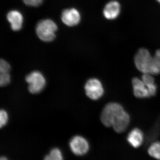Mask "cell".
Returning <instances> with one entry per match:
<instances>
[{
	"instance_id": "cell-1",
	"label": "cell",
	"mask_w": 160,
	"mask_h": 160,
	"mask_svg": "<svg viewBox=\"0 0 160 160\" xmlns=\"http://www.w3.org/2000/svg\"><path fill=\"white\" fill-rule=\"evenodd\" d=\"M125 112L122 106L119 103H109L105 106L102 112L101 121L106 127H112Z\"/></svg>"
},
{
	"instance_id": "cell-2",
	"label": "cell",
	"mask_w": 160,
	"mask_h": 160,
	"mask_svg": "<svg viewBox=\"0 0 160 160\" xmlns=\"http://www.w3.org/2000/svg\"><path fill=\"white\" fill-rule=\"evenodd\" d=\"M57 29L58 26L53 21L45 19L38 23L36 30L38 37L42 41L50 42L55 38V32Z\"/></svg>"
},
{
	"instance_id": "cell-3",
	"label": "cell",
	"mask_w": 160,
	"mask_h": 160,
	"mask_svg": "<svg viewBox=\"0 0 160 160\" xmlns=\"http://www.w3.org/2000/svg\"><path fill=\"white\" fill-rule=\"evenodd\" d=\"M152 60L149 52L142 48L139 49L134 58V63L138 70L143 73L152 74Z\"/></svg>"
},
{
	"instance_id": "cell-4",
	"label": "cell",
	"mask_w": 160,
	"mask_h": 160,
	"mask_svg": "<svg viewBox=\"0 0 160 160\" xmlns=\"http://www.w3.org/2000/svg\"><path fill=\"white\" fill-rule=\"evenodd\" d=\"M26 82L29 84V90L32 94L40 93L46 86V81L40 72L33 71L26 77Z\"/></svg>"
},
{
	"instance_id": "cell-5",
	"label": "cell",
	"mask_w": 160,
	"mask_h": 160,
	"mask_svg": "<svg viewBox=\"0 0 160 160\" xmlns=\"http://www.w3.org/2000/svg\"><path fill=\"white\" fill-rule=\"evenodd\" d=\"M69 147L72 153L78 156L85 155L89 151V145L87 140L81 136H75L70 140Z\"/></svg>"
},
{
	"instance_id": "cell-6",
	"label": "cell",
	"mask_w": 160,
	"mask_h": 160,
	"mask_svg": "<svg viewBox=\"0 0 160 160\" xmlns=\"http://www.w3.org/2000/svg\"><path fill=\"white\" fill-rule=\"evenodd\" d=\"M86 95L92 100H97L102 96L104 89L102 83L97 78L90 79L85 86Z\"/></svg>"
},
{
	"instance_id": "cell-7",
	"label": "cell",
	"mask_w": 160,
	"mask_h": 160,
	"mask_svg": "<svg viewBox=\"0 0 160 160\" xmlns=\"http://www.w3.org/2000/svg\"><path fill=\"white\" fill-rule=\"evenodd\" d=\"M62 21L68 26H77L81 21V16L78 10L74 8L66 9L62 12L61 16Z\"/></svg>"
},
{
	"instance_id": "cell-8",
	"label": "cell",
	"mask_w": 160,
	"mask_h": 160,
	"mask_svg": "<svg viewBox=\"0 0 160 160\" xmlns=\"http://www.w3.org/2000/svg\"><path fill=\"white\" fill-rule=\"evenodd\" d=\"M121 6L116 1H112L107 3L103 9L104 17L108 20H114L119 15Z\"/></svg>"
},
{
	"instance_id": "cell-9",
	"label": "cell",
	"mask_w": 160,
	"mask_h": 160,
	"mask_svg": "<svg viewBox=\"0 0 160 160\" xmlns=\"http://www.w3.org/2000/svg\"><path fill=\"white\" fill-rule=\"evenodd\" d=\"M133 93L135 96L139 98L150 97L149 90L146 84L137 78H134L132 80Z\"/></svg>"
},
{
	"instance_id": "cell-10",
	"label": "cell",
	"mask_w": 160,
	"mask_h": 160,
	"mask_svg": "<svg viewBox=\"0 0 160 160\" xmlns=\"http://www.w3.org/2000/svg\"><path fill=\"white\" fill-rule=\"evenodd\" d=\"M7 19L11 25V29L14 31L21 30L22 26L23 18L22 13L17 10H12L7 15Z\"/></svg>"
},
{
	"instance_id": "cell-11",
	"label": "cell",
	"mask_w": 160,
	"mask_h": 160,
	"mask_svg": "<svg viewBox=\"0 0 160 160\" xmlns=\"http://www.w3.org/2000/svg\"><path fill=\"white\" fill-rule=\"evenodd\" d=\"M144 140L142 132L138 128H135L130 132L127 137V141L131 146L138 148L142 145Z\"/></svg>"
},
{
	"instance_id": "cell-12",
	"label": "cell",
	"mask_w": 160,
	"mask_h": 160,
	"mask_svg": "<svg viewBox=\"0 0 160 160\" xmlns=\"http://www.w3.org/2000/svg\"><path fill=\"white\" fill-rule=\"evenodd\" d=\"M142 80L146 84L149 90L150 97L155 95L157 90V87L155 84L154 79L151 74L144 73L142 77Z\"/></svg>"
},
{
	"instance_id": "cell-13",
	"label": "cell",
	"mask_w": 160,
	"mask_h": 160,
	"mask_svg": "<svg viewBox=\"0 0 160 160\" xmlns=\"http://www.w3.org/2000/svg\"><path fill=\"white\" fill-rule=\"evenodd\" d=\"M44 160H64L62 152L59 149L55 148L52 149L44 158Z\"/></svg>"
},
{
	"instance_id": "cell-14",
	"label": "cell",
	"mask_w": 160,
	"mask_h": 160,
	"mask_svg": "<svg viewBox=\"0 0 160 160\" xmlns=\"http://www.w3.org/2000/svg\"><path fill=\"white\" fill-rule=\"evenodd\" d=\"M148 151V153L152 157L160 160V142H155L151 144Z\"/></svg>"
},
{
	"instance_id": "cell-15",
	"label": "cell",
	"mask_w": 160,
	"mask_h": 160,
	"mask_svg": "<svg viewBox=\"0 0 160 160\" xmlns=\"http://www.w3.org/2000/svg\"><path fill=\"white\" fill-rule=\"evenodd\" d=\"M160 73V49L156 52L152 60V74Z\"/></svg>"
},
{
	"instance_id": "cell-16",
	"label": "cell",
	"mask_w": 160,
	"mask_h": 160,
	"mask_svg": "<svg viewBox=\"0 0 160 160\" xmlns=\"http://www.w3.org/2000/svg\"><path fill=\"white\" fill-rule=\"evenodd\" d=\"M10 82V76L9 72L0 73V86L4 87Z\"/></svg>"
},
{
	"instance_id": "cell-17",
	"label": "cell",
	"mask_w": 160,
	"mask_h": 160,
	"mask_svg": "<svg viewBox=\"0 0 160 160\" xmlns=\"http://www.w3.org/2000/svg\"><path fill=\"white\" fill-rule=\"evenodd\" d=\"M11 67L9 63L5 60L1 59L0 61V73L9 72Z\"/></svg>"
},
{
	"instance_id": "cell-18",
	"label": "cell",
	"mask_w": 160,
	"mask_h": 160,
	"mask_svg": "<svg viewBox=\"0 0 160 160\" xmlns=\"http://www.w3.org/2000/svg\"><path fill=\"white\" fill-rule=\"evenodd\" d=\"M8 115L5 110L2 109L0 112V127L5 126L8 122Z\"/></svg>"
},
{
	"instance_id": "cell-19",
	"label": "cell",
	"mask_w": 160,
	"mask_h": 160,
	"mask_svg": "<svg viewBox=\"0 0 160 160\" xmlns=\"http://www.w3.org/2000/svg\"><path fill=\"white\" fill-rule=\"evenodd\" d=\"M43 0H23L24 3L27 6L37 7L42 3Z\"/></svg>"
},
{
	"instance_id": "cell-20",
	"label": "cell",
	"mask_w": 160,
	"mask_h": 160,
	"mask_svg": "<svg viewBox=\"0 0 160 160\" xmlns=\"http://www.w3.org/2000/svg\"><path fill=\"white\" fill-rule=\"evenodd\" d=\"M0 160H8L7 158L5 156H2L1 157Z\"/></svg>"
},
{
	"instance_id": "cell-21",
	"label": "cell",
	"mask_w": 160,
	"mask_h": 160,
	"mask_svg": "<svg viewBox=\"0 0 160 160\" xmlns=\"http://www.w3.org/2000/svg\"><path fill=\"white\" fill-rule=\"evenodd\" d=\"M157 1L160 4V0H157Z\"/></svg>"
}]
</instances>
